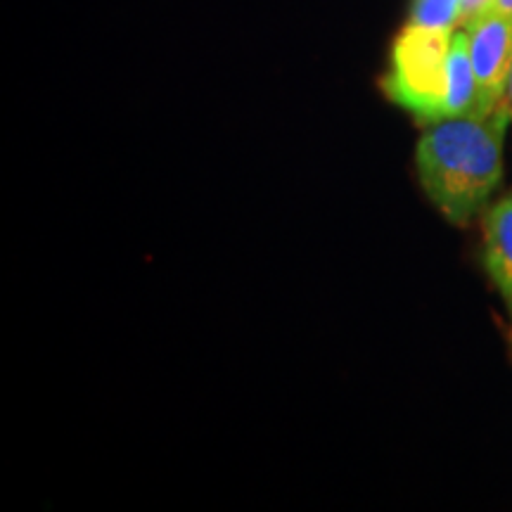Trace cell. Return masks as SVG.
<instances>
[{
  "instance_id": "2",
  "label": "cell",
  "mask_w": 512,
  "mask_h": 512,
  "mask_svg": "<svg viewBox=\"0 0 512 512\" xmlns=\"http://www.w3.org/2000/svg\"><path fill=\"white\" fill-rule=\"evenodd\" d=\"M453 31L406 24L392 46L382 88L394 105L422 124L458 117L451 72Z\"/></svg>"
},
{
  "instance_id": "7",
  "label": "cell",
  "mask_w": 512,
  "mask_h": 512,
  "mask_svg": "<svg viewBox=\"0 0 512 512\" xmlns=\"http://www.w3.org/2000/svg\"><path fill=\"white\" fill-rule=\"evenodd\" d=\"M498 107H503V110L508 112L510 119H512V67H510V76H508V88H505V95H503L501 105H498Z\"/></svg>"
},
{
  "instance_id": "1",
  "label": "cell",
  "mask_w": 512,
  "mask_h": 512,
  "mask_svg": "<svg viewBox=\"0 0 512 512\" xmlns=\"http://www.w3.org/2000/svg\"><path fill=\"white\" fill-rule=\"evenodd\" d=\"M510 124V114L496 107L486 117L465 114L425 128L415 147V169L422 190L446 221L470 223L501 185Z\"/></svg>"
},
{
  "instance_id": "5",
  "label": "cell",
  "mask_w": 512,
  "mask_h": 512,
  "mask_svg": "<svg viewBox=\"0 0 512 512\" xmlns=\"http://www.w3.org/2000/svg\"><path fill=\"white\" fill-rule=\"evenodd\" d=\"M408 24L453 31L460 27V0H411Z\"/></svg>"
},
{
  "instance_id": "3",
  "label": "cell",
  "mask_w": 512,
  "mask_h": 512,
  "mask_svg": "<svg viewBox=\"0 0 512 512\" xmlns=\"http://www.w3.org/2000/svg\"><path fill=\"white\" fill-rule=\"evenodd\" d=\"M477 81L475 112L486 117L501 105L512 67V15L486 10L463 24Z\"/></svg>"
},
{
  "instance_id": "8",
  "label": "cell",
  "mask_w": 512,
  "mask_h": 512,
  "mask_svg": "<svg viewBox=\"0 0 512 512\" xmlns=\"http://www.w3.org/2000/svg\"><path fill=\"white\" fill-rule=\"evenodd\" d=\"M496 12H503V15H512V0H494V8Z\"/></svg>"
},
{
  "instance_id": "6",
  "label": "cell",
  "mask_w": 512,
  "mask_h": 512,
  "mask_svg": "<svg viewBox=\"0 0 512 512\" xmlns=\"http://www.w3.org/2000/svg\"><path fill=\"white\" fill-rule=\"evenodd\" d=\"M491 8H494V0H460V27Z\"/></svg>"
},
{
  "instance_id": "4",
  "label": "cell",
  "mask_w": 512,
  "mask_h": 512,
  "mask_svg": "<svg viewBox=\"0 0 512 512\" xmlns=\"http://www.w3.org/2000/svg\"><path fill=\"white\" fill-rule=\"evenodd\" d=\"M484 235L486 271L512 316V192L491 207Z\"/></svg>"
}]
</instances>
